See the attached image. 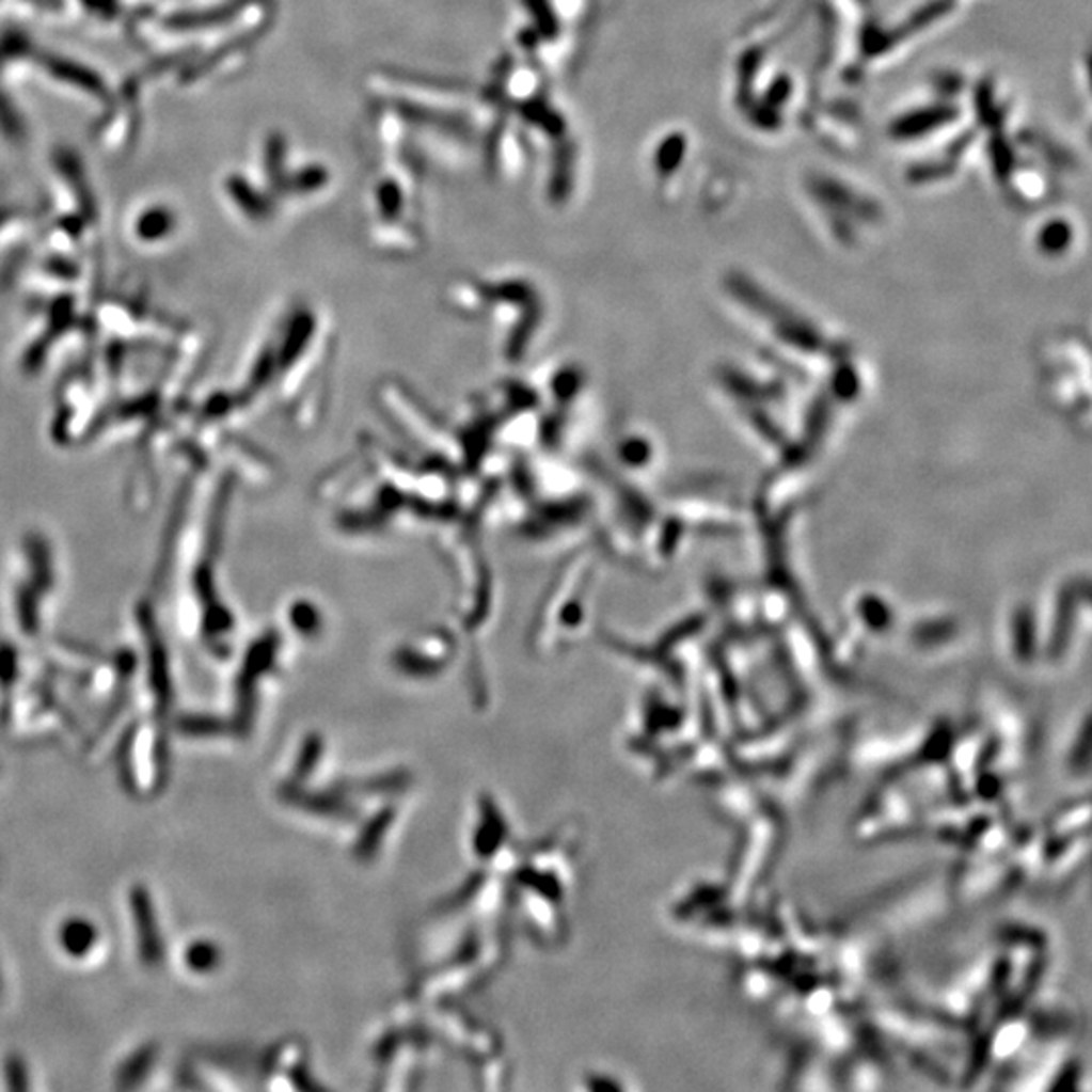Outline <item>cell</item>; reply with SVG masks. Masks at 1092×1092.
Wrapping results in <instances>:
<instances>
[{"instance_id": "obj_1", "label": "cell", "mask_w": 1092, "mask_h": 1092, "mask_svg": "<svg viewBox=\"0 0 1092 1092\" xmlns=\"http://www.w3.org/2000/svg\"><path fill=\"white\" fill-rule=\"evenodd\" d=\"M92 940H94V929L88 922L72 920L63 929V945L74 955H83L88 951V945H92Z\"/></svg>"}, {"instance_id": "obj_2", "label": "cell", "mask_w": 1092, "mask_h": 1092, "mask_svg": "<svg viewBox=\"0 0 1092 1092\" xmlns=\"http://www.w3.org/2000/svg\"><path fill=\"white\" fill-rule=\"evenodd\" d=\"M215 961V949L207 943H196L192 945L191 951H189V965L199 969V971H207Z\"/></svg>"}]
</instances>
